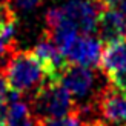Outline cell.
I'll return each instance as SVG.
<instances>
[{"mask_svg":"<svg viewBox=\"0 0 126 126\" xmlns=\"http://www.w3.org/2000/svg\"><path fill=\"white\" fill-rule=\"evenodd\" d=\"M59 8L80 34H92L97 31L98 14L102 11L98 0H68Z\"/></svg>","mask_w":126,"mask_h":126,"instance_id":"obj_4","label":"cell"},{"mask_svg":"<svg viewBox=\"0 0 126 126\" xmlns=\"http://www.w3.org/2000/svg\"><path fill=\"white\" fill-rule=\"evenodd\" d=\"M12 8H17L20 11H31L37 8L43 0H6Z\"/></svg>","mask_w":126,"mask_h":126,"instance_id":"obj_13","label":"cell"},{"mask_svg":"<svg viewBox=\"0 0 126 126\" xmlns=\"http://www.w3.org/2000/svg\"><path fill=\"white\" fill-rule=\"evenodd\" d=\"M6 126H34L32 111L26 102L20 98V94L11 91L9 105H8V118Z\"/></svg>","mask_w":126,"mask_h":126,"instance_id":"obj_10","label":"cell"},{"mask_svg":"<svg viewBox=\"0 0 126 126\" xmlns=\"http://www.w3.org/2000/svg\"><path fill=\"white\" fill-rule=\"evenodd\" d=\"M3 75L16 94L37 91L49 80L45 66L31 51H18L6 59Z\"/></svg>","mask_w":126,"mask_h":126,"instance_id":"obj_1","label":"cell"},{"mask_svg":"<svg viewBox=\"0 0 126 126\" xmlns=\"http://www.w3.org/2000/svg\"><path fill=\"white\" fill-rule=\"evenodd\" d=\"M40 126H85V125L81 123V120L75 114H69V115H65V117L43 120Z\"/></svg>","mask_w":126,"mask_h":126,"instance_id":"obj_12","label":"cell"},{"mask_svg":"<svg viewBox=\"0 0 126 126\" xmlns=\"http://www.w3.org/2000/svg\"><path fill=\"white\" fill-rule=\"evenodd\" d=\"M9 94H11V89H9V86H8V81H6L3 74H0V100L8 98Z\"/></svg>","mask_w":126,"mask_h":126,"instance_id":"obj_16","label":"cell"},{"mask_svg":"<svg viewBox=\"0 0 126 126\" xmlns=\"http://www.w3.org/2000/svg\"><path fill=\"white\" fill-rule=\"evenodd\" d=\"M122 0H98V3L102 6H118Z\"/></svg>","mask_w":126,"mask_h":126,"instance_id":"obj_17","label":"cell"},{"mask_svg":"<svg viewBox=\"0 0 126 126\" xmlns=\"http://www.w3.org/2000/svg\"><path fill=\"white\" fill-rule=\"evenodd\" d=\"M11 95V94H9ZM8 105L9 97L5 100H0V126H6V118H8Z\"/></svg>","mask_w":126,"mask_h":126,"instance_id":"obj_15","label":"cell"},{"mask_svg":"<svg viewBox=\"0 0 126 126\" xmlns=\"http://www.w3.org/2000/svg\"><path fill=\"white\" fill-rule=\"evenodd\" d=\"M97 32L102 43L126 40V16L115 6H102Z\"/></svg>","mask_w":126,"mask_h":126,"instance_id":"obj_7","label":"cell"},{"mask_svg":"<svg viewBox=\"0 0 126 126\" xmlns=\"http://www.w3.org/2000/svg\"><path fill=\"white\" fill-rule=\"evenodd\" d=\"M11 48V39H5V37H0V65L3 62H6V55L9 52Z\"/></svg>","mask_w":126,"mask_h":126,"instance_id":"obj_14","label":"cell"},{"mask_svg":"<svg viewBox=\"0 0 126 126\" xmlns=\"http://www.w3.org/2000/svg\"><path fill=\"white\" fill-rule=\"evenodd\" d=\"M98 109L103 122L115 126L126 125V92L117 88L105 89L100 94Z\"/></svg>","mask_w":126,"mask_h":126,"instance_id":"obj_8","label":"cell"},{"mask_svg":"<svg viewBox=\"0 0 126 126\" xmlns=\"http://www.w3.org/2000/svg\"><path fill=\"white\" fill-rule=\"evenodd\" d=\"M98 66L112 86L126 92V40L106 43Z\"/></svg>","mask_w":126,"mask_h":126,"instance_id":"obj_5","label":"cell"},{"mask_svg":"<svg viewBox=\"0 0 126 126\" xmlns=\"http://www.w3.org/2000/svg\"><path fill=\"white\" fill-rule=\"evenodd\" d=\"M63 55L72 65L80 66H97L103 52L102 40L92 34H79L69 45L62 49Z\"/></svg>","mask_w":126,"mask_h":126,"instance_id":"obj_6","label":"cell"},{"mask_svg":"<svg viewBox=\"0 0 126 126\" xmlns=\"http://www.w3.org/2000/svg\"><path fill=\"white\" fill-rule=\"evenodd\" d=\"M32 52L35 54V57L42 62V65L45 66L49 80H57L60 72L66 68L65 66L66 59H65V55H63V52L52 42V39H49L46 34L37 42V45H35Z\"/></svg>","mask_w":126,"mask_h":126,"instance_id":"obj_9","label":"cell"},{"mask_svg":"<svg viewBox=\"0 0 126 126\" xmlns=\"http://www.w3.org/2000/svg\"><path fill=\"white\" fill-rule=\"evenodd\" d=\"M118 6H120V8H118V9H120V11L123 12V14L126 16V0H122V2L118 3Z\"/></svg>","mask_w":126,"mask_h":126,"instance_id":"obj_18","label":"cell"},{"mask_svg":"<svg viewBox=\"0 0 126 126\" xmlns=\"http://www.w3.org/2000/svg\"><path fill=\"white\" fill-rule=\"evenodd\" d=\"M16 25L14 8L8 2H0V37L11 39Z\"/></svg>","mask_w":126,"mask_h":126,"instance_id":"obj_11","label":"cell"},{"mask_svg":"<svg viewBox=\"0 0 126 126\" xmlns=\"http://www.w3.org/2000/svg\"><path fill=\"white\" fill-rule=\"evenodd\" d=\"M74 98L59 80H48L39 88L32 100V112L39 120L65 117L74 112Z\"/></svg>","mask_w":126,"mask_h":126,"instance_id":"obj_2","label":"cell"},{"mask_svg":"<svg viewBox=\"0 0 126 126\" xmlns=\"http://www.w3.org/2000/svg\"><path fill=\"white\" fill-rule=\"evenodd\" d=\"M59 83L72 95L74 100L86 102L97 89V74L88 66L71 65L59 75Z\"/></svg>","mask_w":126,"mask_h":126,"instance_id":"obj_3","label":"cell"}]
</instances>
